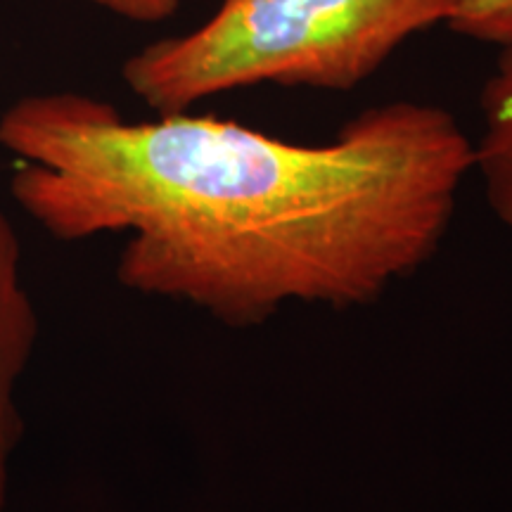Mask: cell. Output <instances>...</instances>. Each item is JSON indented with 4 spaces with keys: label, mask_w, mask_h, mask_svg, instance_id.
<instances>
[{
    "label": "cell",
    "mask_w": 512,
    "mask_h": 512,
    "mask_svg": "<svg viewBox=\"0 0 512 512\" xmlns=\"http://www.w3.org/2000/svg\"><path fill=\"white\" fill-rule=\"evenodd\" d=\"M0 145L10 195L50 238L128 235L117 280L233 330L290 304L366 309L444 245L475 140L439 105L358 112L328 143L214 114L131 121L83 93L19 98Z\"/></svg>",
    "instance_id": "6da1fadb"
},
{
    "label": "cell",
    "mask_w": 512,
    "mask_h": 512,
    "mask_svg": "<svg viewBox=\"0 0 512 512\" xmlns=\"http://www.w3.org/2000/svg\"><path fill=\"white\" fill-rule=\"evenodd\" d=\"M458 0H223L202 27L164 38L121 67L128 91L157 114L275 83L351 91L408 38L446 24Z\"/></svg>",
    "instance_id": "7a4b0ae2"
},
{
    "label": "cell",
    "mask_w": 512,
    "mask_h": 512,
    "mask_svg": "<svg viewBox=\"0 0 512 512\" xmlns=\"http://www.w3.org/2000/svg\"><path fill=\"white\" fill-rule=\"evenodd\" d=\"M38 313L22 278V245L0 211V512L8 503L10 460L22 444L17 387L38 342Z\"/></svg>",
    "instance_id": "3957f363"
},
{
    "label": "cell",
    "mask_w": 512,
    "mask_h": 512,
    "mask_svg": "<svg viewBox=\"0 0 512 512\" xmlns=\"http://www.w3.org/2000/svg\"><path fill=\"white\" fill-rule=\"evenodd\" d=\"M482 136L475 143V171L482 176L491 211L512 230V48H501L479 91Z\"/></svg>",
    "instance_id": "277c9868"
},
{
    "label": "cell",
    "mask_w": 512,
    "mask_h": 512,
    "mask_svg": "<svg viewBox=\"0 0 512 512\" xmlns=\"http://www.w3.org/2000/svg\"><path fill=\"white\" fill-rule=\"evenodd\" d=\"M446 27L494 48H512V0H458Z\"/></svg>",
    "instance_id": "5b68a950"
},
{
    "label": "cell",
    "mask_w": 512,
    "mask_h": 512,
    "mask_svg": "<svg viewBox=\"0 0 512 512\" xmlns=\"http://www.w3.org/2000/svg\"><path fill=\"white\" fill-rule=\"evenodd\" d=\"M98 8L138 24H157L174 17L183 0H88Z\"/></svg>",
    "instance_id": "8992f818"
}]
</instances>
